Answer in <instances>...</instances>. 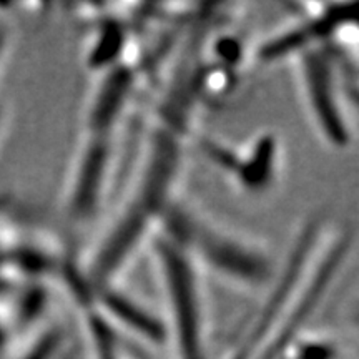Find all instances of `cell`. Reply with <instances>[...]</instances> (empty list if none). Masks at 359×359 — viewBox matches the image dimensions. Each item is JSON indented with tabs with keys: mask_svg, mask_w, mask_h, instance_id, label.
Instances as JSON below:
<instances>
[{
	"mask_svg": "<svg viewBox=\"0 0 359 359\" xmlns=\"http://www.w3.org/2000/svg\"><path fill=\"white\" fill-rule=\"evenodd\" d=\"M150 241L173 359H210L201 268L163 226Z\"/></svg>",
	"mask_w": 359,
	"mask_h": 359,
	"instance_id": "cell-1",
	"label": "cell"
},
{
	"mask_svg": "<svg viewBox=\"0 0 359 359\" xmlns=\"http://www.w3.org/2000/svg\"><path fill=\"white\" fill-rule=\"evenodd\" d=\"M161 226L177 238L198 263L223 281L243 290H268L278 269L273 258L255 241L175 203Z\"/></svg>",
	"mask_w": 359,
	"mask_h": 359,
	"instance_id": "cell-2",
	"label": "cell"
},
{
	"mask_svg": "<svg viewBox=\"0 0 359 359\" xmlns=\"http://www.w3.org/2000/svg\"><path fill=\"white\" fill-rule=\"evenodd\" d=\"M348 48L316 43L296 55V72L318 133L331 148L344 150L354 140V125L348 114Z\"/></svg>",
	"mask_w": 359,
	"mask_h": 359,
	"instance_id": "cell-3",
	"label": "cell"
},
{
	"mask_svg": "<svg viewBox=\"0 0 359 359\" xmlns=\"http://www.w3.org/2000/svg\"><path fill=\"white\" fill-rule=\"evenodd\" d=\"M120 165V133L85 130L65 187V215L74 223H87L100 213L115 190Z\"/></svg>",
	"mask_w": 359,
	"mask_h": 359,
	"instance_id": "cell-4",
	"label": "cell"
},
{
	"mask_svg": "<svg viewBox=\"0 0 359 359\" xmlns=\"http://www.w3.org/2000/svg\"><path fill=\"white\" fill-rule=\"evenodd\" d=\"M208 155L222 168H226L233 180L245 191L262 195L271 190L280 178L281 145L273 132H263L251 138L241 150H224L218 145H208Z\"/></svg>",
	"mask_w": 359,
	"mask_h": 359,
	"instance_id": "cell-5",
	"label": "cell"
},
{
	"mask_svg": "<svg viewBox=\"0 0 359 359\" xmlns=\"http://www.w3.org/2000/svg\"><path fill=\"white\" fill-rule=\"evenodd\" d=\"M133 39L127 24L118 17H107L90 37L87 65L98 74L111 69L123 60L133 48Z\"/></svg>",
	"mask_w": 359,
	"mask_h": 359,
	"instance_id": "cell-6",
	"label": "cell"
},
{
	"mask_svg": "<svg viewBox=\"0 0 359 359\" xmlns=\"http://www.w3.org/2000/svg\"><path fill=\"white\" fill-rule=\"evenodd\" d=\"M338 343L323 334H299L280 359H338Z\"/></svg>",
	"mask_w": 359,
	"mask_h": 359,
	"instance_id": "cell-7",
	"label": "cell"
},
{
	"mask_svg": "<svg viewBox=\"0 0 359 359\" xmlns=\"http://www.w3.org/2000/svg\"><path fill=\"white\" fill-rule=\"evenodd\" d=\"M60 359H80V358H75V356H64V354H62Z\"/></svg>",
	"mask_w": 359,
	"mask_h": 359,
	"instance_id": "cell-8",
	"label": "cell"
}]
</instances>
